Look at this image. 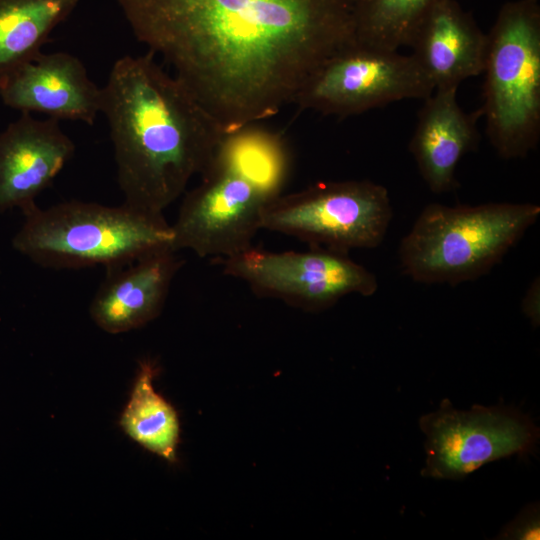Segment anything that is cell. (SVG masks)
Masks as SVG:
<instances>
[{
  "label": "cell",
  "mask_w": 540,
  "mask_h": 540,
  "mask_svg": "<svg viewBox=\"0 0 540 540\" xmlns=\"http://www.w3.org/2000/svg\"><path fill=\"white\" fill-rule=\"evenodd\" d=\"M135 38L161 55L225 132L293 104L356 42L354 0H117Z\"/></svg>",
  "instance_id": "cell-1"
},
{
  "label": "cell",
  "mask_w": 540,
  "mask_h": 540,
  "mask_svg": "<svg viewBox=\"0 0 540 540\" xmlns=\"http://www.w3.org/2000/svg\"><path fill=\"white\" fill-rule=\"evenodd\" d=\"M125 204L162 214L201 174L223 128L152 53L116 60L102 87Z\"/></svg>",
  "instance_id": "cell-2"
},
{
  "label": "cell",
  "mask_w": 540,
  "mask_h": 540,
  "mask_svg": "<svg viewBox=\"0 0 540 540\" xmlns=\"http://www.w3.org/2000/svg\"><path fill=\"white\" fill-rule=\"evenodd\" d=\"M290 168L281 133L259 123L224 133L171 225L172 248L220 259L252 247L263 212L282 194Z\"/></svg>",
  "instance_id": "cell-3"
},
{
  "label": "cell",
  "mask_w": 540,
  "mask_h": 540,
  "mask_svg": "<svg viewBox=\"0 0 540 540\" xmlns=\"http://www.w3.org/2000/svg\"><path fill=\"white\" fill-rule=\"evenodd\" d=\"M540 216L533 203L423 208L399 245L403 274L425 284L458 285L488 274Z\"/></svg>",
  "instance_id": "cell-4"
},
{
  "label": "cell",
  "mask_w": 540,
  "mask_h": 540,
  "mask_svg": "<svg viewBox=\"0 0 540 540\" xmlns=\"http://www.w3.org/2000/svg\"><path fill=\"white\" fill-rule=\"evenodd\" d=\"M24 218L12 247L45 268L103 265L110 269L172 247V227L163 214L125 203L108 206L71 200L46 209L36 206Z\"/></svg>",
  "instance_id": "cell-5"
},
{
  "label": "cell",
  "mask_w": 540,
  "mask_h": 540,
  "mask_svg": "<svg viewBox=\"0 0 540 540\" xmlns=\"http://www.w3.org/2000/svg\"><path fill=\"white\" fill-rule=\"evenodd\" d=\"M483 104L485 132L506 160L524 158L540 139V6L505 3L487 34Z\"/></svg>",
  "instance_id": "cell-6"
},
{
  "label": "cell",
  "mask_w": 540,
  "mask_h": 540,
  "mask_svg": "<svg viewBox=\"0 0 540 540\" xmlns=\"http://www.w3.org/2000/svg\"><path fill=\"white\" fill-rule=\"evenodd\" d=\"M392 217L383 185L370 180L324 181L272 200L263 212L261 229L348 254L378 247Z\"/></svg>",
  "instance_id": "cell-7"
},
{
  "label": "cell",
  "mask_w": 540,
  "mask_h": 540,
  "mask_svg": "<svg viewBox=\"0 0 540 540\" xmlns=\"http://www.w3.org/2000/svg\"><path fill=\"white\" fill-rule=\"evenodd\" d=\"M419 427L426 438L421 475L440 480H461L492 461L534 455L540 436L518 409L474 405L459 410L449 399L422 415Z\"/></svg>",
  "instance_id": "cell-8"
},
{
  "label": "cell",
  "mask_w": 540,
  "mask_h": 540,
  "mask_svg": "<svg viewBox=\"0 0 540 540\" xmlns=\"http://www.w3.org/2000/svg\"><path fill=\"white\" fill-rule=\"evenodd\" d=\"M434 89L411 54L355 42L321 65L293 104L345 118L405 99L424 100Z\"/></svg>",
  "instance_id": "cell-9"
},
{
  "label": "cell",
  "mask_w": 540,
  "mask_h": 540,
  "mask_svg": "<svg viewBox=\"0 0 540 540\" xmlns=\"http://www.w3.org/2000/svg\"><path fill=\"white\" fill-rule=\"evenodd\" d=\"M217 260L225 275L245 282L256 295L310 312L328 309L350 294L372 296L378 289L367 268L347 254L319 247L273 252L252 246Z\"/></svg>",
  "instance_id": "cell-10"
},
{
  "label": "cell",
  "mask_w": 540,
  "mask_h": 540,
  "mask_svg": "<svg viewBox=\"0 0 540 540\" xmlns=\"http://www.w3.org/2000/svg\"><path fill=\"white\" fill-rule=\"evenodd\" d=\"M2 102L21 113L93 125L102 105V87L84 64L67 52H40L0 79Z\"/></svg>",
  "instance_id": "cell-11"
},
{
  "label": "cell",
  "mask_w": 540,
  "mask_h": 540,
  "mask_svg": "<svg viewBox=\"0 0 540 540\" xmlns=\"http://www.w3.org/2000/svg\"><path fill=\"white\" fill-rule=\"evenodd\" d=\"M59 122L21 113L0 133V211L34 209L72 158L75 144Z\"/></svg>",
  "instance_id": "cell-12"
},
{
  "label": "cell",
  "mask_w": 540,
  "mask_h": 540,
  "mask_svg": "<svg viewBox=\"0 0 540 540\" xmlns=\"http://www.w3.org/2000/svg\"><path fill=\"white\" fill-rule=\"evenodd\" d=\"M176 253L165 247L107 269L89 307L94 323L107 333L120 334L157 318L184 262Z\"/></svg>",
  "instance_id": "cell-13"
},
{
  "label": "cell",
  "mask_w": 540,
  "mask_h": 540,
  "mask_svg": "<svg viewBox=\"0 0 540 540\" xmlns=\"http://www.w3.org/2000/svg\"><path fill=\"white\" fill-rule=\"evenodd\" d=\"M457 90L456 86L436 88L424 99L409 143L420 175L437 194L458 187V163L480 141L477 121L482 111L465 112L457 101Z\"/></svg>",
  "instance_id": "cell-14"
},
{
  "label": "cell",
  "mask_w": 540,
  "mask_h": 540,
  "mask_svg": "<svg viewBox=\"0 0 540 540\" xmlns=\"http://www.w3.org/2000/svg\"><path fill=\"white\" fill-rule=\"evenodd\" d=\"M409 47L435 89L459 87L482 74L487 34L456 0H439L419 24Z\"/></svg>",
  "instance_id": "cell-15"
},
{
  "label": "cell",
  "mask_w": 540,
  "mask_h": 540,
  "mask_svg": "<svg viewBox=\"0 0 540 540\" xmlns=\"http://www.w3.org/2000/svg\"><path fill=\"white\" fill-rule=\"evenodd\" d=\"M158 373L151 360L139 363L129 399L120 415L122 431L143 449L170 464L178 462L181 423L175 407L157 392L153 380Z\"/></svg>",
  "instance_id": "cell-16"
},
{
  "label": "cell",
  "mask_w": 540,
  "mask_h": 540,
  "mask_svg": "<svg viewBox=\"0 0 540 540\" xmlns=\"http://www.w3.org/2000/svg\"><path fill=\"white\" fill-rule=\"evenodd\" d=\"M80 0H0V79L41 52Z\"/></svg>",
  "instance_id": "cell-17"
},
{
  "label": "cell",
  "mask_w": 540,
  "mask_h": 540,
  "mask_svg": "<svg viewBox=\"0 0 540 540\" xmlns=\"http://www.w3.org/2000/svg\"><path fill=\"white\" fill-rule=\"evenodd\" d=\"M439 0H354L357 43L397 51L409 46L419 24Z\"/></svg>",
  "instance_id": "cell-18"
},
{
  "label": "cell",
  "mask_w": 540,
  "mask_h": 540,
  "mask_svg": "<svg viewBox=\"0 0 540 540\" xmlns=\"http://www.w3.org/2000/svg\"><path fill=\"white\" fill-rule=\"evenodd\" d=\"M497 539H540L539 504L526 505L521 512L499 532Z\"/></svg>",
  "instance_id": "cell-19"
},
{
  "label": "cell",
  "mask_w": 540,
  "mask_h": 540,
  "mask_svg": "<svg viewBox=\"0 0 540 540\" xmlns=\"http://www.w3.org/2000/svg\"><path fill=\"white\" fill-rule=\"evenodd\" d=\"M521 310L534 327L540 324V279L535 278L527 289L522 302Z\"/></svg>",
  "instance_id": "cell-20"
}]
</instances>
